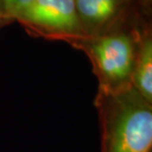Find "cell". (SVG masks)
Masks as SVG:
<instances>
[{"label":"cell","mask_w":152,"mask_h":152,"mask_svg":"<svg viewBox=\"0 0 152 152\" xmlns=\"http://www.w3.org/2000/svg\"><path fill=\"white\" fill-rule=\"evenodd\" d=\"M95 107L101 132L100 152H151L152 104L134 87L98 91Z\"/></svg>","instance_id":"6da1fadb"},{"label":"cell","mask_w":152,"mask_h":152,"mask_svg":"<svg viewBox=\"0 0 152 152\" xmlns=\"http://www.w3.org/2000/svg\"><path fill=\"white\" fill-rule=\"evenodd\" d=\"M138 37L124 31L85 37L69 42L91 60L99 81L98 91L115 92L132 86Z\"/></svg>","instance_id":"7a4b0ae2"},{"label":"cell","mask_w":152,"mask_h":152,"mask_svg":"<svg viewBox=\"0 0 152 152\" xmlns=\"http://www.w3.org/2000/svg\"><path fill=\"white\" fill-rule=\"evenodd\" d=\"M17 21L47 39L71 42L85 38L74 0H36Z\"/></svg>","instance_id":"3957f363"},{"label":"cell","mask_w":152,"mask_h":152,"mask_svg":"<svg viewBox=\"0 0 152 152\" xmlns=\"http://www.w3.org/2000/svg\"><path fill=\"white\" fill-rule=\"evenodd\" d=\"M127 0H74L85 37L109 32Z\"/></svg>","instance_id":"277c9868"},{"label":"cell","mask_w":152,"mask_h":152,"mask_svg":"<svg viewBox=\"0 0 152 152\" xmlns=\"http://www.w3.org/2000/svg\"><path fill=\"white\" fill-rule=\"evenodd\" d=\"M132 84L143 98L152 104V38L150 33L138 37Z\"/></svg>","instance_id":"5b68a950"},{"label":"cell","mask_w":152,"mask_h":152,"mask_svg":"<svg viewBox=\"0 0 152 152\" xmlns=\"http://www.w3.org/2000/svg\"><path fill=\"white\" fill-rule=\"evenodd\" d=\"M36 0H1L2 9L8 21L17 20V18L28 9Z\"/></svg>","instance_id":"8992f818"},{"label":"cell","mask_w":152,"mask_h":152,"mask_svg":"<svg viewBox=\"0 0 152 152\" xmlns=\"http://www.w3.org/2000/svg\"><path fill=\"white\" fill-rule=\"evenodd\" d=\"M9 22L7 20V18L5 17L4 15V12H3V9H2V4H1V0H0V27L5 25L6 23Z\"/></svg>","instance_id":"52a82bcc"}]
</instances>
